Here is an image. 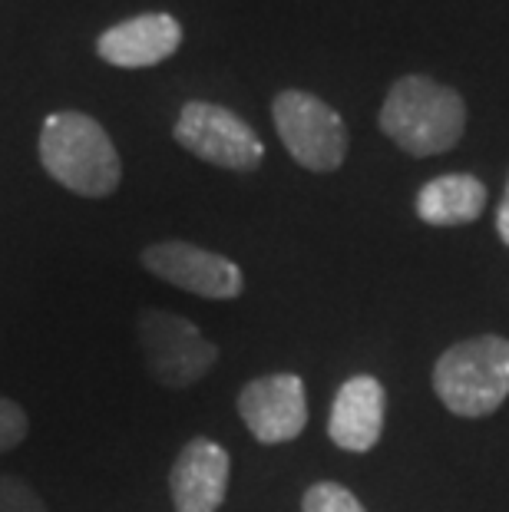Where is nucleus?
<instances>
[{"mask_svg":"<svg viewBox=\"0 0 509 512\" xmlns=\"http://www.w3.org/2000/svg\"><path fill=\"white\" fill-rule=\"evenodd\" d=\"M381 133L407 156L427 159L450 152L467 129V103L453 86H443L430 76L410 73L387 90L381 106Z\"/></svg>","mask_w":509,"mask_h":512,"instance_id":"nucleus-1","label":"nucleus"},{"mask_svg":"<svg viewBox=\"0 0 509 512\" xmlns=\"http://www.w3.org/2000/svg\"><path fill=\"white\" fill-rule=\"evenodd\" d=\"M40 162L63 189L103 199L123 179V162L106 129L86 113H50L40 129Z\"/></svg>","mask_w":509,"mask_h":512,"instance_id":"nucleus-2","label":"nucleus"},{"mask_svg":"<svg viewBox=\"0 0 509 512\" xmlns=\"http://www.w3.org/2000/svg\"><path fill=\"white\" fill-rule=\"evenodd\" d=\"M433 390L457 417H490L509 397V341L480 334L447 347L433 364Z\"/></svg>","mask_w":509,"mask_h":512,"instance_id":"nucleus-3","label":"nucleus"},{"mask_svg":"<svg viewBox=\"0 0 509 512\" xmlns=\"http://www.w3.org/2000/svg\"><path fill=\"white\" fill-rule=\"evenodd\" d=\"M281 146L308 172H334L348 159V126L341 113L305 90H281L272 103Z\"/></svg>","mask_w":509,"mask_h":512,"instance_id":"nucleus-4","label":"nucleus"},{"mask_svg":"<svg viewBox=\"0 0 509 512\" xmlns=\"http://www.w3.org/2000/svg\"><path fill=\"white\" fill-rule=\"evenodd\" d=\"M139 347H143L146 367L162 387L186 390L209 374L219 361V347L205 341L202 331L189 318L172 311L149 308L139 314L136 324Z\"/></svg>","mask_w":509,"mask_h":512,"instance_id":"nucleus-5","label":"nucleus"},{"mask_svg":"<svg viewBox=\"0 0 509 512\" xmlns=\"http://www.w3.org/2000/svg\"><path fill=\"white\" fill-rule=\"evenodd\" d=\"M172 136L182 149H189L192 156L212 162L219 169L252 172L265 159V143L258 139L255 129L242 116L215 103L196 100L182 106Z\"/></svg>","mask_w":509,"mask_h":512,"instance_id":"nucleus-6","label":"nucleus"},{"mask_svg":"<svg viewBox=\"0 0 509 512\" xmlns=\"http://www.w3.org/2000/svg\"><path fill=\"white\" fill-rule=\"evenodd\" d=\"M143 265L156 278L209 301H232L242 294L245 278L235 261L189 242H156L143 248Z\"/></svg>","mask_w":509,"mask_h":512,"instance_id":"nucleus-7","label":"nucleus"},{"mask_svg":"<svg viewBox=\"0 0 509 512\" xmlns=\"http://www.w3.org/2000/svg\"><path fill=\"white\" fill-rule=\"evenodd\" d=\"M238 413L258 443H288L308 427L305 380L298 374H268L242 387Z\"/></svg>","mask_w":509,"mask_h":512,"instance_id":"nucleus-8","label":"nucleus"},{"mask_svg":"<svg viewBox=\"0 0 509 512\" xmlns=\"http://www.w3.org/2000/svg\"><path fill=\"white\" fill-rule=\"evenodd\" d=\"M232 460L215 440L196 437L179 450L169 473L176 512H219L229 493Z\"/></svg>","mask_w":509,"mask_h":512,"instance_id":"nucleus-9","label":"nucleus"},{"mask_svg":"<svg viewBox=\"0 0 509 512\" xmlns=\"http://www.w3.org/2000/svg\"><path fill=\"white\" fill-rule=\"evenodd\" d=\"M182 43V27L172 14H139L110 27L96 40V53L119 70H146L169 60Z\"/></svg>","mask_w":509,"mask_h":512,"instance_id":"nucleus-10","label":"nucleus"},{"mask_svg":"<svg viewBox=\"0 0 509 512\" xmlns=\"http://www.w3.org/2000/svg\"><path fill=\"white\" fill-rule=\"evenodd\" d=\"M384 407H387V394L377 377L361 374L344 380L338 397L331 403V420H328L331 443L348 453L374 450L384 433Z\"/></svg>","mask_w":509,"mask_h":512,"instance_id":"nucleus-11","label":"nucleus"},{"mask_svg":"<svg viewBox=\"0 0 509 512\" xmlns=\"http://www.w3.org/2000/svg\"><path fill=\"white\" fill-rule=\"evenodd\" d=\"M486 209V185L470 172H447L417 192V219L437 228L470 225Z\"/></svg>","mask_w":509,"mask_h":512,"instance_id":"nucleus-12","label":"nucleus"},{"mask_svg":"<svg viewBox=\"0 0 509 512\" xmlns=\"http://www.w3.org/2000/svg\"><path fill=\"white\" fill-rule=\"evenodd\" d=\"M301 512H367L357 496L341 483H314L305 499H301Z\"/></svg>","mask_w":509,"mask_h":512,"instance_id":"nucleus-13","label":"nucleus"},{"mask_svg":"<svg viewBox=\"0 0 509 512\" xmlns=\"http://www.w3.org/2000/svg\"><path fill=\"white\" fill-rule=\"evenodd\" d=\"M0 512H47L37 489L20 476H0Z\"/></svg>","mask_w":509,"mask_h":512,"instance_id":"nucleus-14","label":"nucleus"},{"mask_svg":"<svg viewBox=\"0 0 509 512\" xmlns=\"http://www.w3.org/2000/svg\"><path fill=\"white\" fill-rule=\"evenodd\" d=\"M27 410L20 407V403L0 397V453L14 450V446H20L27 440Z\"/></svg>","mask_w":509,"mask_h":512,"instance_id":"nucleus-15","label":"nucleus"},{"mask_svg":"<svg viewBox=\"0 0 509 512\" xmlns=\"http://www.w3.org/2000/svg\"><path fill=\"white\" fill-rule=\"evenodd\" d=\"M496 232H500L503 245H509V179H506V192L500 199V209H496Z\"/></svg>","mask_w":509,"mask_h":512,"instance_id":"nucleus-16","label":"nucleus"}]
</instances>
